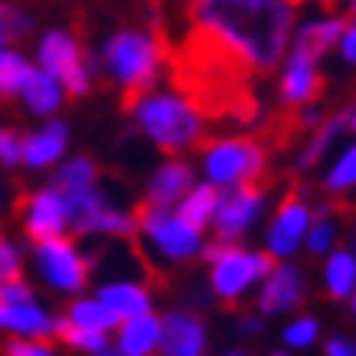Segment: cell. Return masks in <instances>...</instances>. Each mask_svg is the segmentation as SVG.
<instances>
[{
  "label": "cell",
  "mask_w": 356,
  "mask_h": 356,
  "mask_svg": "<svg viewBox=\"0 0 356 356\" xmlns=\"http://www.w3.org/2000/svg\"><path fill=\"white\" fill-rule=\"evenodd\" d=\"M98 180L95 173V163L88 161V157H72V161H65L59 170H56V190L63 196L69 193H82V190H92Z\"/></svg>",
  "instance_id": "obj_25"
},
{
  "label": "cell",
  "mask_w": 356,
  "mask_h": 356,
  "mask_svg": "<svg viewBox=\"0 0 356 356\" xmlns=\"http://www.w3.org/2000/svg\"><path fill=\"white\" fill-rule=\"evenodd\" d=\"M340 53H343L346 63H356V23H350L343 33V40H340Z\"/></svg>",
  "instance_id": "obj_37"
},
{
  "label": "cell",
  "mask_w": 356,
  "mask_h": 356,
  "mask_svg": "<svg viewBox=\"0 0 356 356\" xmlns=\"http://www.w3.org/2000/svg\"><path fill=\"white\" fill-rule=\"evenodd\" d=\"M321 88V79H317V69H314L311 59H301V56H288V65H284V76H281V98L284 105H304L311 102Z\"/></svg>",
  "instance_id": "obj_20"
},
{
  "label": "cell",
  "mask_w": 356,
  "mask_h": 356,
  "mask_svg": "<svg viewBox=\"0 0 356 356\" xmlns=\"http://www.w3.org/2000/svg\"><path fill=\"white\" fill-rule=\"evenodd\" d=\"M7 356H56L49 346L36 343V340H10L7 343Z\"/></svg>",
  "instance_id": "obj_36"
},
{
  "label": "cell",
  "mask_w": 356,
  "mask_h": 356,
  "mask_svg": "<svg viewBox=\"0 0 356 356\" xmlns=\"http://www.w3.org/2000/svg\"><path fill=\"white\" fill-rule=\"evenodd\" d=\"M353 255H356V245H353Z\"/></svg>",
  "instance_id": "obj_47"
},
{
  "label": "cell",
  "mask_w": 356,
  "mask_h": 356,
  "mask_svg": "<svg viewBox=\"0 0 356 356\" xmlns=\"http://www.w3.org/2000/svg\"><path fill=\"white\" fill-rule=\"evenodd\" d=\"M98 301H105L121 317V324L140 314H151V294L140 281H108L98 288Z\"/></svg>",
  "instance_id": "obj_19"
},
{
  "label": "cell",
  "mask_w": 356,
  "mask_h": 356,
  "mask_svg": "<svg viewBox=\"0 0 356 356\" xmlns=\"http://www.w3.org/2000/svg\"><path fill=\"white\" fill-rule=\"evenodd\" d=\"M353 10H356V0H353Z\"/></svg>",
  "instance_id": "obj_46"
},
{
  "label": "cell",
  "mask_w": 356,
  "mask_h": 356,
  "mask_svg": "<svg viewBox=\"0 0 356 356\" xmlns=\"http://www.w3.org/2000/svg\"><path fill=\"white\" fill-rule=\"evenodd\" d=\"M69 321L86 327V330H98V334H108V330L121 327V317L105 301H98V298H79L69 307Z\"/></svg>",
  "instance_id": "obj_23"
},
{
  "label": "cell",
  "mask_w": 356,
  "mask_h": 356,
  "mask_svg": "<svg viewBox=\"0 0 356 356\" xmlns=\"http://www.w3.org/2000/svg\"><path fill=\"white\" fill-rule=\"evenodd\" d=\"M33 291L23 284V281H3L0 288V304H30Z\"/></svg>",
  "instance_id": "obj_35"
},
{
  "label": "cell",
  "mask_w": 356,
  "mask_h": 356,
  "mask_svg": "<svg viewBox=\"0 0 356 356\" xmlns=\"http://www.w3.org/2000/svg\"><path fill=\"white\" fill-rule=\"evenodd\" d=\"M33 265L43 275L49 288L63 294H79L88 281V261L82 259L79 245H72L69 238H49L40 242L33 252Z\"/></svg>",
  "instance_id": "obj_7"
},
{
  "label": "cell",
  "mask_w": 356,
  "mask_h": 356,
  "mask_svg": "<svg viewBox=\"0 0 356 356\" xmlns=\"http://www.w3.org/2000/svg\"><path fill=\"white\" fill-rule=\"evenodd\" d=\"M346 124H350V118H334V121H327L324 128L317 131V134H314V140L311 144H307V147H304V154L301 157H298V167H314V163L321 161V157H324L327 151H330V144H334L337 138H340V134H343V128Z\"/></svg>",
  "instance_id": "obj_27"
},
{
  "label": "cell",
  "mask_w": 356,
  "mask_h": 356,
  "mask_svg": "<svg viewBox=\"0 0 356 356\" xmlns=\"http://www.w3.org/2000/svg\"><path fill=\"white\" fill-rule=\"evenodd\" d=\"M203 170L209 177V184L216 186H229V190L248 186L265 170V151L255 140H245V138L216 140L203 154Z\"/></svg>",
  "instance_id": "obj_6"
},
{
  "label": "cell",
  "mask_w": 356,
  "mask_h": 356,
  "mask_svg": "<svg viewBox=\"0 0 356 356\" xmlns=\"http://www.w3.org/2000/svg\"><path fill=\"white\" fill-rule=\"evenodd\" d=\"M334 238H337V226L330 222L327 209H321V213H317V219H314L311 232H307V248H311L314 255H324V252H330Z\"/></svg>",
  "instance_id": "obj_30"
},
{
  "label": "cell",
  "mask_w": 356,
  "mask_h": 356,
  "mask_svg": "<svg viewBox=\"0 0 356 356\" xmlns=\"http://www.w3.org/2000/svg\"><path fill=\"white\" fill-rule=\"evenodd\" d=\"M229 356H245V353H229Z\"/></svg>",
  "instance_id": "obj_45"
},
{
  "label": "cell",
  "mask_w": 356,
  "mask_h": 356,
  "mask_svg": "<svg viewBox=\"0 0 356 356\" xmlns=\"http://www.w3.org/2000/svg\"><path fill=\"white\" fill-rule=\"evenodd\" d=\"M203 255L213 261V291L222 301H236L255 284V281H268L275 271L271 255L265 252H245V248L226 245V242H213L203 248Z\"/></svg>",
  "instance_id": "obj_4"
},
{
  "label": "cell",
  "mask_w": 356,
  "mask_h": 356,
  "mask_svg": "<svg viewBox=\"0 0 356 356\" xmlns=\"http://www.w3.org/2000/svg\"><path fill=\"white\" fill-rule=\"evenodd\" d=\"M138 229L147 248L157 252L163 261H180L193 259L203 252V236L200 229L190 226L180 213L170 209H157V206H144L138 213Z\"/></svg>",
  "instance_id": "obj_5"
},
{
  "label": "cell",
  "mask_w": 356,
  "mask_h": 356,
  "mask_svg": "<svg viewBox=\"0 0 356 356\" xmlns=\"http://www.w3.org/2000/svg\"><path fill=\"white\" fill-rule=\"evenodd\" d=\"M0 161L7 163V167L23 161V138H17L13 131H3V134H0Z\"/></svg>",
  "instance_id": "obj_34"
},
{
  "label": "cell",
  "mask_w": 356,
  "mask_h": 356,
  "mask_svg": "<svg viewBox=\"0 0 356 356\" xmlns=\"http://www.w3.org/2000/svg\"><path fill=\"white\" fill-rule=\"evenodd\" d=\"M193 193V173L186 163H163L157 167V173L151 177V186H147V206H157V209H170V206L184 203L186 196Z\"/></svg>",
  "instance_id": "obj_13"
},
{
  "label": "cell",
  "mask_w": 356,
  "mask_h": 356,
  "mask_svg": "<svg viewBox=\"0 0 356 356\" xmlns=\"http://www.w3.org/2000/svg\"><path fill=\"white\" fill-rule=\"evenodd\" d=\"M304 298V278L301 271L291 268V265H281L268 275V281L261 284L259 294V307L265 314H281L298 307V301Z\"/></svg>",
  "instance_id": "obj_14"
},
{
  "label": "cell",
  "mask_w": 356,
  "mask_h": 356,
  "mask_svg": "<svg viewBox=\"0 0 356 356\" xmlns=\"http://www.w3.org/2000/svg\"><path fill=\"white\" fill-rule=\"evenodd\" d=\"M163 340V321H157L154 314H140L131 317L118 327V350L124 356H151L154 350H161Z\"/></svg>",
  "instance_id": "obj_18"
},
{
  "label": "cell",
  "mask_w": 356,
  "mask_h": 356,
  "mask_svg": "<svg viewBox=\"0 0 356 356\" xmlns=\"http://www.w3.org/2000/svg\"><path fill=\"white\" fill-rule=\"evenodd\" d=\"M350 307H353V314H356V294H353V298H350Z\"/></svg>",
  "instance_id": "obj_43"
},
{
  "label": "cell",
  "mask_w": 356,
  "mask_h": 356,
  "mask_svg": "<svg viewBox=\"0 0 356 356\" xmlns=\"http://www.w3.org/2000/svg\"><path fill=\"white\" fill-rule=\"evenodd\" d=\"M271 356H288V353H271Z\"/></svg>",
  "instance_id": "obj_44"
},
{
  "label": "cell",
  "mask_w": 356,
  "mask_h": 356,
  "mask_svg": "<svg viewBox=\"0 0 356 356\" xmlns=\"http://www.w3.org/2000/svg\"><path fill=\"white\" fill-rule=\"evenodd\" d=\"M190 23L236 56L248 72H268L291 43V0H193Z\"/></svg>",
  "instance_id": "obj_1"
},
{
  "label": "cell",
  "mask_w": 356,
  "mask_h": 356,
  "mask_svg": "<svg viewBox=\"0 0 356 356\" xmlns=\"http://www.w3.org/2000/svg\"><path fill=\"white\" fill-rule=\"evenodd\" d=\"M0 275L3 281H20V248L10 242L0 245Z\"/></svg>",
  "instance_id": "obj_33"
},
{
  "label": "cell",
  "mask_w": 356,
  "mask_h": 356,
  "mask_svg": "<svg viewBox=\"0 0 356 356\" xmlns=\"http://www.w3.org/2000/svg\"><path fill=\"white\" fill-rule=\"evenodd\" d=\"M350 23L343 20H311L304 23L301 30H298V36H294L291 43V56H301V59H311V63H317L321 56L330 49L334 43H340L343 40V33Z\"/></svg>",
  "instance_id": "obj_16"
},
{
  "label": "cell",
  "mask_w": 356,
  "mask_h": 356,
  "mask_svg": "<svg viewBox=\"0 0 356 356\" xmlns=\"http://www.w3.org/2000/svg\"><path fill=\"white\" fill-rule=\"evenodd\" d=\"M219 203H222V193H219L216 184H203V186H193V193L186 196L184 203H180V216L190 222V226L203 229L206 222H213L219 213Z\"/></svg>",
  "instance_id": "obj_22"
},
{
  "label": "cell",
  "mask_w": 356,
  "mask_h": 356,
  "mask_svg": "<svg viewBox=\"0 0 356 356\" xmlns=\"http://www.w3.org/2000/svg\"><path fill=\"white\" fill-rule=\"evenodd\" d=\"M350 186H356V144H350L327 173V190L340 193V190H350Z\"/></svg>",
  "instance_id": "obj_29"
},
{
  "label": "cell",
  "mask_w": 356,
  "mask_h": 356,
  "mask_svg": "<svg viewBox=\"0 0 356 356\" xmlns=\"http://www.w3.org/2000/svg\"><path fill=\"white\" fill-rule=\"evenodd\" d=\"M163 356H203L206 353V330L193 314L173 311L163 317Z\"/></svg>",
  "instance_id": "obj_12"
},
{
  "label": "cell",
  "mask_w": 356,
  "mask_h": 356,
  "mask_svg": "<svg viewBox=\"0 0 356 356\" xmlns=\"http://www.w3.org/2000/svg\"><path fill=\"white\" fill-rule=\"evenodd\" d=\"M98 356H124V353H121V350H111V346H108V350H102Z\"/></svg>",
  "instance_id": "obj_41"
},
{
  "label": "cell",
  "mask_w": 356,
  "mask_h": 356,
  "mask_svg": "<svg viewBox=\"0 0 356 356\" xmlns=\"http://www.w3.org/2000/svg\"><path fill=\"white\" fill-rule=\"evenodd\" d=\"M327 356H356V343L353 340H343V337H334L327 343Z\"/></svg>",
  "instance_id": "obj_38"
},
{
  "label": "cell",
  "mask_w": 356,
  "mask_h": 356,
  "mask_svg": "<svg viewBox=\"0 0 356 356\" xmlns=\"http://www.w3.org/2000/svg\"><path fill=\"white\" fill-rule=\"evenodd\" d=\"M163 49L161 43L140 30H121L115 33L105 49H102V65L118 86L128 88L131 98H138L144 88L157 79Z\"/></svg>",
  "instance_id": "obj_3"
},
{
  "label": "cell",
  "mask_w": 356,
  "mask_h": 356,
  "mask_svg": "<svg viewBox=\"0 0 356 356\" xmlns=\"http://www.w3.org/2000/svg\"><path fill=\"white\" fill-rule=\"evenodd\" d=\"M0 26H3V43H13V40H20L30 33V17L17 7H3V17H0Z\"/></svg>",
  "instance_id": "obj_31"
},
{
  "label": "cell",
  "mask_w": 356,
  "mask_h": 356,
  "mask_svg": "<svg viewBox=\"0 0 356 356\" xmlns=\"http://www.w3.org/2000/svg\"><path fill=\"white\" fill-rule=\"evenodd\" d=\"M301 121H304V124H317V108H307L301 115Z\"/></svg>",
  "instance_id": "obj_40"
},
{
  "label": "cell",
  "mask_w": 356,
  "mask_h": 356,
  "mask_svg": "<svg viewBox=\"0 0 356 356\" xmlns=\"http://www.w3.org/2000/svg\"><path fill=\"white\" fill-rule=\"evenodd\" d=\"M63 82L53 79L49 72L36 69V76L30 79V86L23 88V102L33 115H53L59 105H63Z\"/></svg>",
  "instance_id": "obj_21"
},
{
  "label": "cell",
  "mask_w": 356,
  "mask_h": 356,
  "mask_svg": "<svg viewBox=\"0 0 356 356\" xmlns=\"http://www.w3.org/2000/svg\"><path fill=\"white\" fill-rule=\"evenodd\" d=\"M128 108L138 121V128L161 151H184L200 140L203 121L186 98L170 95V92H144L138 98H128Z\"/></svg>",
  "instance_id": "obj_2"
},
{
  "label": "cell",
  "mask_w": 356,
  "mask_h": 356,
  "mask_svg": "<svg viewBox=\"0 0 356 356\" xmlns=\"http://www.w3.org/2000/svg\"><path fill=\"white\" fill-rule=\"evenodd\" d=\"M40 69L59 79L69 95H86L88 92V65L82 63L79 43L63 30H53L43 36L40 43Z\"/></svg>",
  "instance_id": "obj_8"
},
{
  "label": "cell",
  "mask_w": 356,
  "mask_h": 356,
  "mask_svg": "<svg viewBox=\"0 0 356 356\" xmlns=\"http://www.w3.org/2000/svg\"><path fill=\"white\" fill-rule=\"evenodd\" d=\"M0 324L17 337L43 340V337L59 334V321H53L40 304H0Z\"/></svg>",
  "instance_id": "obj_15"
},
{
  "label": "cell",
  "mask_w": 356,
  "mask_h": 356,
  "mask_svg": "<svg viewBox=\"0 0 356 356\" xmlns=\"http://www.w3.org/2000/svg\"><path fill=\"white\" fill-rule=\"evenodd\" d=\"M65 140H69V131H65L63 121H49V124L40 128L36 134L23 138V163L33 167V170L53 167V163L63 157Z\"/></svg>",
  "instance_id": "obj_17"
},
{
  "label": "cell",
  "mask_w": 356,
  "mask_h": 356,
  "mask_svg": "<svg viewBox=\"0 0 356 356\" xmlns=\"http://www.w3.org/2000/svg\"><path fill=\"white\" fill-rule=\"evenodd\" d=\"M238 327H242L245 334H259V330H261V321H259V317H242V321H238Z\"/></svg>",
  "instance_id": "obj_39"
},
{
  "label": "cell",
  "mask_w": 356,
  "mask_h": 356,
  "mask_svg": "<svg viewBox=\"0 0 356 356\" xmlns=\"http://www.w3.org/2000/svg\"><path fill=\"white\" fill-rule=\"evenodd\" d=\"M284 343L288 346H311L317 340V321L314 317H301V321H294V324L284 327Z\"/></svg>",
  "instance_id": "obj_32"
},
{
  "label": "cell",
  "mask_w": 356,
  "mask_h": 356,
  "mask_svg": "<svg viewBox=\"0 0 356 356\" xmlns=\"http://www.w3.org/2000/svg\"><path fill=\"white\" fill-rule=\"evenodd\" d=\"M261 213V190L259 186H236V190H229L222 196V203H219V213H216V238L219 242H226L232 245L238 236H245L252 222L259 219Z\"/></svg>",
  "instance_id": "obj_10"
},
{
  "label": "cell",
  "mask_w": 356,
  "mask_h": 356,
  "mask_svg": "<svg viewBox=\"0 0 356 356\" xmlns=\"http://www.w3.org/2000/svg\"><path fill=\"white\" fill-rule=\"evenodd\" d=\"M350 128L356 131V111H353V115H350Z\"/></svg>",
  "instance_id": "obj_42"
},
{
  "label": "cell",
  "mask_w": 356,
  "mask_h": 356,
  "mask_svg": "<svg viewBox=\"0 0 356 356\" xmlns=\"http://www.w3.org/2000/svg\"><path fill=\"white\" fill-rule=\"evenodd\" d=\"M324 284L334 298H353L356 294V255L353 252H334L327 259Z\"/></svg>",
  "instance_id": "obj_24"
},
{
  "label": "cell",
  "mask_w": 356,
  "mask_h": 356,
  "mask_svg": "<svg viewBox=\"0 0 356 356\" xmlns=\"http://www.w3.org/2000/svg\"><path fill=\"white\" fill-rule=\"evenodd\" d=\"M59 337H63L65 343H72L76 350H88V353H102V350H108V340H105V334H98V330H86V327L72 324L69 317L65 321H59Z\"/></svg>",
  "instance_id": "obj_28"
},
{
  "label": "cell",
  "mask_w": 356,
  "mask_h": 356,
  "mask_svg": "<svg viewBox=\"0 0 356 356\" xmlns=\"http://www.w3.org/2000/svg\"><path fill=\"white\" fill-rule=\"evenodd\" d=\"M311 209L298 200V196H288L281 209L275 213L271 219V229H268V248L271 255H291L298 252L301 242H307V232H311Z\"/></svg>",
  "instance_id": "obj_11"
},
{
  "label": "cell",
  "mask_w": 356,
  "mask_h": 356,
  "mask_svg": "<svg viewBox=\"0 0 356 356\" xmlns=\"http://www.w3.org/2000/svg\"><path fill=\"white\" fill-rule=\"evenodd\" d=\"M33 76H36V69L20 53H13V49L0 53V92L3 95H23V88L30 86Z\"/></svg>",
  "instance_id": "obj_26"
},
{
  "label": "cell",
  "mask_w": 356,
  "mask_h": 356,
  "mask_svg": "<svg viewBox=\"0 0 356 356\" xmlns=\"http://www.w3.org/2000/svg\"><path fill=\"white\" fill-rule=\"evenodd\" d=\"M72 226L69 219V206H65V196L59 190H40L33 193L23 206V229L26 236L40 245V242H49V238H65V229Z\"/></svg>",
  "instance_id": "obj_9"
}]
</instances>
